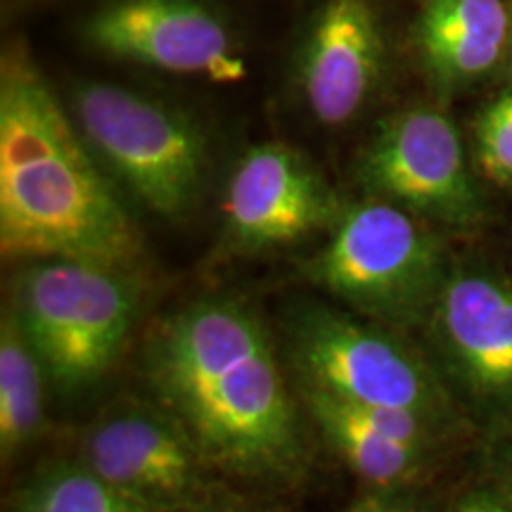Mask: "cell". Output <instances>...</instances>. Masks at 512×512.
Segmentation results:
<instances>
[{"mask_svg":"<svg viewBox=\"0 0 512 512\" xmlns=\"http://www.w3.org/2000/svg\"><path fill=\"white\" fill-rule=\"evenodd\" d=\"M147 377L207 463L252 479H290L302 430L261 318L238 299H197L155 330Z\"/></svg>","mask_w":512,"mask_h":512,"instance_id":"obj_1","label":"cell"},{"mask_svg":"<svg viewBox=\"0 0 512 512\" xmlns=\"http://www.w3.org/2000/svg\"><path fill=\"white\" fill-rule=\"evenodd\" d=\"M140 235L102 164L24 48L0 60V252L131 268Z\"/></svg>","mask_w":512,"mask_h":512,"instance_id":"obj_2","label":"cell"},{"mask_svg":"<svg viewBox=\"0 0 512 512\" xmlns=\"http://www.w3.org/2000/svg\"><path fill=\"white\" fill-rule=\"evenodd\" d=\"M143 285L131 268L79 259L24 261L10 309L62 394L110 373L140 313Z\"/></svg>","mask_w":512,"mask_h":512,"instance_id":"obj_3","label":"cell"},{"mask_svg":"<svg viewBox=\"0 0 512 512\" xmlns=\"http://www.w3.org/2000/svg\"><path fill=\"white\" fill-rule=\"evenodd\" d=\"M451 268L425 219L368 197L342 209L304 273L375 323L427 325Z\"/></svg>","mask_w":512,"mask_h":512,"instance_id":"obj_4","label":"cell"},{"mask_svg":"<svg viewBox=\"0 0 512 512\" xmlns=\"http://www.w3.org/2000/svg\"><path fill=\"white\" fill-rule=\"evenodd\" d=\"M72 117L98 162L152 214L178 221L200 200L209 145L169 102L114 83H81Z\"/></svg>","mask_w":512,"mask_h":512,"instance_id":"obj_5","label":"cell"},{"mask_svg":"<svg viewBox=\"0 0 512 512\" xmlns=\"http://www.w3.org/2000/svg\"><path fill=\"white\" fill-rule=\"evenodd\" d=\"M290 354L299 380L361 406L413 411L451 425L456 399L437 368L392 332L320 304L294 311Z\"/></svg>","mask_w":512,"mask_h":512,"instance_id":"obj_6","label":"cell"},{"mask_svg":"<svg viewBox=\"0 0 512 512\" xmlns=\"http://www.w3.org/2000/svg\"><path fill=\"white\" fill-rule=\"evenodd\" d=\"M437 370L453 399L512 434V280L484 264L451 268L430 320Z\"/></svg>","mask_w":512,"mask_h":512,"instance_id":"obj_7","label":"cell"},{"mask_svg":"<svg viewBox=\"0 0 512 512\" xmlns=\"http://www.w3.org/2000/svg\"><path fill=\"white\" fill-rule=\"evenodd\" d=\"M358 178L368 197L439 226L467 230L486 216L458 128L434 107H406L384 119L363 150Z\"/></svg>","mask_w":512,"mask_h":512,"instance_id":"obj_8","label":"cell"},{"mask_svg":"<svg viewBox=\"0 0 512 512\" xmlns=\"http://www.w3.org/2000/svg\"><path fill=\"white\" fill-rule=\"evenodd\" d=\"M83 41L112 60L238 83L247 67L226 19L204 0H105L83 22Z\"/></svg>","mask_w":512,"mask_h":512,"instance_id":"obj_9","label":"cell"},{"mask_svg":"<svg viewBox=\"0 0 512 512\" xmlns=\"http://www.w3.org/2000/svg\"><path fill=\"white\" fill-rule=\"evenodd\" d=\"M342 204L302 152L283 143L249 147L228 178L223 230L235 249L261 252L332 228Z\"/></svg>","mask_w":512,"mask_h":512,"instance_id":"obj_10","label":"cell"},{"mask_svg":"<svg viewBox=\"0 0 512 512\" xmlns=\"http://www.w3.org/2000/svg\"><path fill=\"white\" fill-rule=\"evenodd\" d=\"M81 460L100 477L162 510L204 484V453L169 411L126 406L100 418L81 441Z\"/></svg>","mask_w":512,"mask_h":512,"instance_id":"obj_11","label":"cell"},{"mask_svg":"<svg viewBox=\"0 0 512 512\" xmlns=\"http://www.w3.org/2000/svg\"><path fill=\"white\" fill-rule=\"evenodd\" d=\"M384 34L370 0H323L297 55V83L309 112L342 126L366 110L382 83Z\"/></svg>","mask_w":512,"mask_h":512,"instance_id":"obj_12","label":"cell"},{"mask_svg":"<svg viewBox=\"0 0 512 512\" xmlns=\"http://www.w3.org/2000/svg\"><path fill=\"white\" fill-rule=\"evenodd\" d=\"M510 36L512 15L503 0H425L415 22L420 62L441 91L494 72Z\"/></svg>","mask_w":512,"mask_h":512,"instance_id":"obj_13","label":"cell"},{"mask_svg":"<svg viewBox=\"0 0 512 512\" xmlns=\"http://www.w3.org/2000/svg\"><path fill=\"white\" fill-rule=\"evenodd\" d=\"M302 399L325 439L363 482L392 489L411 482L430 460L432 448L406 444L382 432L363 406L302 384Z\"/></svg>","mask_w":512,"mask_h":512,"instance_id":"obj_14","label":"cell"},{"mask_svg":"<svg viewBox=\"0 0 512 512\" xmlns=\"http://www.w3.org/2000/svg\"><path fill=\"white\" fill-rule=\"evenodd\" d=\"M48 375L8 306L0 323V456L12 463L43 430Z\"/></svg>","mask_w":512,"mask_h":512,"instance_id":"obj_15","label":"cell"},{"mask_svg":"<svg viewBox=\"0 0 512 512\" xmlns=\"http://www.w3.org/2000/svg\"><path fill=\"white\" fill-rule=\"evenodd\" d=\"M12 512H169L100 477L83 460L46 465L12 498Z\"/></svg>","mask_w":512,"mask_h":512,"instance_id":"obj_16","label":"cell"},{"mask_svg":"<svg viewBox=\"0 0 512 512\" xmlns=\"http://www.w3.org/2000/svg\"><path fill=\"white\" fill-rule=\"evenodd\" d=\"M475 157L491 183L512 188V91L498 95L479 112Z\"/></svg>","mask_w":512,"mask_h":512,"instance_id":"obj_17","label":"cell"},{"mask_svg":"<svg viewBox=\"0 0 512 512\" xmlns=\"http://www.w3.org/2000/svg\"><path fill=\"white\" fill-rule=\"evenodd\" d=\"M453 512H512V484H491L465 494Z\"/></svg>","mask_w":512,"mask_h":512,"instance_id":"obj_18","label":"cell"},{"mask_svg":"<svg viewBox=\"0 0 512 512\" xmlns=\"http://www.w3.org/2000/svg\"><path fill=\"white\" fill-rule=\"evenodd\" d=\"M503 441V465H505V482L512 484V434L501 437Z\"/></svg>","mask_w":512,"mask_h":512,"instance_id":"obj_19","label":"cell"},{"mask_svg":"<svg viewBox=\"0 0 512 512\" xmlns=\"http://www.w3.org/2000/svg\"><path fill=\"white\" fill-rule=\"evenodd\" d=\"M358 512H411V510H403V508H394V505H366Z\"/></svg>","mask_w":512,"mask_h":512,"instance_id":"obj_20","label":"cell"},{"mask_svg":"<svg viewBox=\"0 0 512 512\" xmlns=\"http://www.w3.org/2000/svg\"><path fill=\"white\" fill-rule=\"evenodd\" d=\"M510 48H512V36H510Z\"/></svg>","mask_w":512,"mask_h":512,"instance_id":"obj_21","label":"cell"},{"mask_svg":"<svg viewBox=\"0 0 512 512\" xmlns=\"http://www.w3.org/2000/svg\"><path fill=\"white\" fill-rule=\"evenodd\" d=\"M202 512H204V510H202ZM209 512H216V510H209Z\"/></svg>","mask_w":512,"mask_h":512,"instance_id":"obj_22","label":"cell"}]
</instances>
